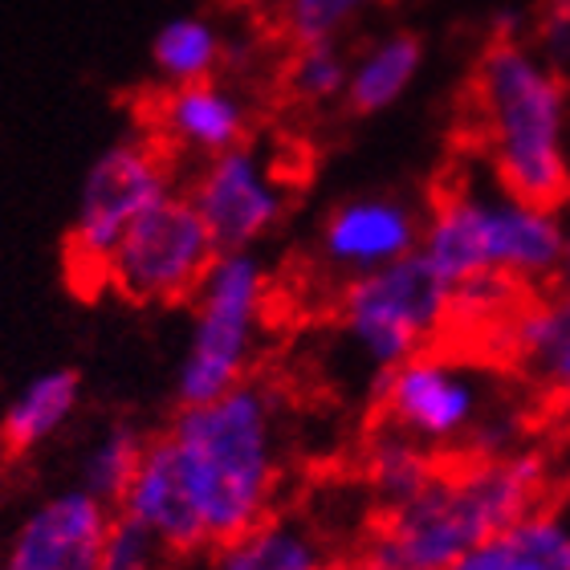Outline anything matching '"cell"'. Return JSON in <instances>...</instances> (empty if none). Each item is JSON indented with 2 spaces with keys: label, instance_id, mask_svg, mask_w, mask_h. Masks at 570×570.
<instances>
[{
  "label": "cell",
  "instance_id": "cell-20",
  "mask_svg": "<svg viewBox=\"0 0 570 570\" xmlns=\"http://www.w3.org/2000/svg\"><path fill=\"white\" fill-rule=\"evenodd\" d=\"M228 61V37L220 24L200 12H179L164 21L151 37V70L164 86H191L220 78Z\"/></svg>",
  "mask_w": 570,
  "mask_h": 570
},
{
  "label": "cell",
  "instance_id": "cell-1",
  "mask_svg": "<svg viewBox=\"0 0 570 570\" xmlns=\"http://www.w3.org/2000/svg\"><path fill=\"white\" fill-rule=\"evenodd\" d=\"M164 436L213 547L274 513L285 473V420L274 387L249 380L213 404L179 407Z\"/></svg>",
  "mask_w": 570,
  "mask_h": 570
},
{
  "label": "cell",
  "instance_id": "cell-7",
  "mask_svg": "<svg viewBox=\"0 0 570 570\" xmlns=\"http://www.w3.org/2000/svg\"><path fill=\"white\" fill-rule=\"evenodd\" d=\"M176 159L147 131L122 135L90 159L73 204L70 225V269L78 282L102 285L110 253L119 249L135 220L151 213L155 204L176 196Z\"/></svg>",
  "mask_w": 570,
  "mask_h": 570
},
{
  "label": "cell",
  "instance_id": "cell-13",
  "mask_svg": "<svg viewBox=\"0 0 570 570\" xmlns=\"http://www.w3.org/2000/svg\"><path fill=\"white\" fill-rule=\"evenodd\" d=\"M253 127V107L245 90L228 78H208L191 86H164L147 110V135L171 159H216L245 147Z\"/></svg>",
  "mask_w": 570,
  "mask_h": 570
},
{
  "label": "cell",
  "instance_id": "cell-16",
  "mask_svg": "<svg viewBox=\"0 0 570 570\" xmlns=\"http://www.w3.org/2000/svg\"><path fill=\"white\" fill-rule=\"evenodd\" d=\"M208 570H334L331 542L302 513H269L208 550Z\"/></svg>",
  "mask_w": 570,
  "mask_h": 570
},
{
  "label": "cell",
  "instance_id": "cell-6",
  "mask_svg": "<svg viewBox=\"0 0 570 570\" xmlns=\"http://www.w3.org/2000/svg\"><path fill=\"white\" fill-rule=\"evenodd\" d=\"M334 318L346 346L371 371L387 375L392 367L428 351L436 334L449 331L456 306L449 282L424 262V253H412L387 269L343 282Z\"/></svg>",
  "mask_w": 570,
  "mask_h": 570
},
{
  "label": "cell",
  "instance_id": "cell-21",
  "mask_svg": "<svg viewBox=\"0 0 570 570\" xmlns=\"http://www.w3.org/2000/svg\"><path fill=\"white\" fill-rule=\"evenodd\" d=\"M363 476H367L371 493L383 501V510H395V505H407L412 498H420V493L440 476L436 452L416 444V440L404 436V432L383 428L380 436H371V444H367Z\"/></svg>",
  "mask_w": 570,
  "mask_h": 570
},
{
  "label": "cell",
  "instance_id": "cell-2",
  "mask_svg": "<svg viewBox=\"0 0 570 570\" xmlns=\"http://www.w3.org/2000/svg\"><path fill=\"white\" fill-rule=\"evenodd\" d=\"M550 469L530 449L473 456L440 473L407 505L383 513L363 570H452L485 538L538 513Z\"/></svg>",
  "mask_w": 570,
  "mask_h": 570
},
{
  "label": "cell",
  "instance_id": "cell-23",
  "mask_svg": "<svg viewBox=\"0 0 570 570\" xmlns=\"http://www.w3.org/2000/svg\"><path fill=\"white\" fill-rule=\"evenodd\" d=\"M285 95L302 107H331L346 102V82H351V58L343 46H289L282 66Z\"/></svg>",
  "mask_w": 570,
  "mask_h": 570
},
{
  "label": "cell",
  "instance_id": "cell-3",
  "mask_svg": "<svg viewBox=\"0 0 570 570\" xmlns=\"http://www.w3.org/2000/svg\"><path fill=\"white\" fill-rule=\"evenodd\" d=\"M473 119L501 188L559 208L570 196V98L530 41L498 37L473 73Z\"/></svg>",
  "mask_w": 570,
  "mask_h": 570
},
{
  "label": "cell",
  "instance_id": "cell-5",
  "mask_svg": "<svg viewBox=\"0 0 570 570\" xmlns=\"http://www.w3.org/2000/svg\"><path fill=\"white\" fill-rule=\"evenodd\" d=\"M274 277L257 249L220 253L191 294V326L176 363L179 407L213 404L253 380L269 326Z\"/></svg>",
  "mask_w": 570,
  "mask_h": 570
},
{
  "label": "cell",
  "instance_id": "cell-8",
  "mask_svg": "<svg viewBox=\"0 0 570 570\" xmlns=\"http://www.w3.org/2000/svg\"><path fill=\"white\" fill-rule=\"evenodd\" d=\"M375 400H380L383 428L404 432L432 452H473L481 428L501 407L481 371L469 367L464 358L440 355L432 346L380 375Z\"/></svg>",
  "mask_w": 570,
  "mask_h": 570
},
{
  "label": "cell",
  "instance_id": "cell-10",
  "mask_svg": "<svg viewBox=\"0 0 570 570\" xmlns=\"http://www.w3.org/2000/svg\"><path fill=\"white\" fill-rule=\"evenodd\" d=\"M184 196L200 213L220 253L257 249L269 233H277L289 208V184L282 167L257 142L196 164Z\"/></svg>",
  "mask_w": 570,
  "mask_h": 570
},
{
  "label": "cell",
  "instance_id": "cell-28",
  "mask_svg": "<svg viewBox=\"0 0 570 570\" xmlns=\"http://www.w3.org/2000/svg\"><path fill=\"white\" fill-rule=\"evenodd\" d=\"M240 4H249V9H265V12H277L285 0H240Z\"/></svg>",
  "mask_w": 570,
  "mask_h": 570
},
{
  "label": "cell",
  "instance_id": "cell-25",
  "mask_svg": "<svg viewBox=\"0 0 570 570\" xmlns=\"http://www.w3.org/2000/svg\"><path fill=\"white\" fill-rule=\"evenodd\" d=\"M167 562H171V554L142 525L115 513V525H110L98 570H167Z\"/></svg>",
  "mask_w": 570,
  "mask_h": 570
},
{
  "label": "cell",
  "instance_id": "cell-18",
  "mask_svg": "<svg viewBox=\"0 0 570 570\" xmlns=\"http://www.w3.org/2000/svg\"><path fill=\"white\" fill-rule=\"evenodd\" d=\"M424 49L412 33H383L351 58V82H346V107L355 115H383L400 107L407 90L416 86Z\"/></svg>",
  "mask_w": 570,
  "mask_h": 570
},
{
  "label": "cell",
  "instance_id": "cell-26",
  "mask_svg": "<svg viewBox=\"0 0 570 570\" xmlns=\"http://www.w3.org/2000/svg\"><path fill=\"white\" fill-rule=\"evenodd\" d=\"M534 46L542 49L554 66L570 61V0H547V4H542Z\"/></svg>",
  "mask_w": 570,
  "mask_h": 570
},
{
  "label": "cell",
  "instance_id": "cell-22",
  "mask_svg": "<svg viewBox=\"0 0 570 570\" xmlns=\"http://www.w3.org/2000/svg\"><path fill=\"white\" fill-rule=\"evenodd\" d=\"M147 440L151 436H142L139 428L127 424V420L107 424L86 444L82 461H78V489L95 493L98 501H107L110 510H119L122 493L131 489L135 473H139Z\"/></svg>",
  "mask_w": 570,
  "mask_h": 570
},
{
  "label": "cell",
  "instance_id": "cell-27",
  "mask_svg": "<svg viewBox=\"0 0 570 570\" xmlns=\"http://www.w3.org/2000/svg\"><path fill=\"white\" fill-rule=\"evenodd\" d=\"M562 282H570V208L562 213Z\"/></svg>",
  "mask_w": 570,
  "mask_h": 570
},
{
  "label": "cell",
  "instance_id": "cell-19",
  "mask_svg": "<svg viewBox=\"0 0 570 570\" xmlns=\"http://www.w3.org/2000/svg\"><path fill=\"white\" fill-rule=\"evenodd\" d=\"M452 570H570V522L538 510L485 538Z\"/></svg>",
  "mask_w": 570,
  "mask_h": 570
},
{
  "label": "cell",
  "instance_id": "cell-24",
  "mask_svg": "<svg viewBox=\"0 0 570 570\" xmlns=\"http://www.w3.org/2000/svg\"><path fill=\"white\" fill-rule=\"evenodd\" d=\"M375 0H285L274 12L277 29L289 46H326L343 41V33L371 9Z\"/></svg>",
  "mask_w": 570,
  "mask_h": 570
},
{
  "label": "cell",
  "instance_id": "cell-9",
  "mask_svg": "<svg viewBox=\"0 0 570 570\" xmlns=\"http://www.w3.org/2000/svg\"><path fill=\"white\" fill-rule=\"evenodd\" d=\"M216 257L220 249L208 225L188 196L176 191L164 204H155L142 220H135L119 249L110 253L102 289L127 297L135 306H179L191 302Z\"/></svg>",
  "mask_w": 570,
  "mask_h": 570
},
{
  "label": "cell",
  "instance_id": "cell-29",
  "mask_svg": "<svg viewBox=\"0 0 570 570\" xmlns=\"http://www.w3.org/2000/svg\"><path fill=\"white\" fill-rule=\"evenodd\" d=\"M338 570H363V567H338Z\"/></svg>",
  "mask_w": 570,
  "mask_h": 570
},
{
  "label": "cell",
  "instance_id": "cell-17",
  "mask_svg": "<svg viewBox=\"0 0 570 570\" xmlns=\"http://www.w3.org/2000/svg\"><path fill=\"white\" fill-rule=\"evenodd\" d=\"M82 404V380L70 367H46L12 392V400L0 412V444L12 456L37 452L41 444L58 436L70 424Z\"/></svg>",
  "mask_w": 570,
  "mask_h": 570
},
{
  "label": "cell",
  "instance_id": "cell-11",
  "mask_svg": "<svg viewBox=\"0 0 570 570\" xmlns=\"http://www.w3.org/2000/svg\"><path fill=\"white\" fill-rule=\"evenodd\" d=\"M115 510L70 485L24 513L0 554V570H98Z\"/></svg>",
  "mask_w": 570,
  "mask_h": 570
},
{
  "label": "cell",
  "instance_id": "cell-12",
  "mask_svg": "<svg viewBox=\"0 0 570 570\" xmlns=\"http://www.w3.org/2000/svg\"><path fill=\"white\" fill-rule=\"evenodd\" d=\"M420 240H424V216L400 196L371 191L334 204L326 213L318 228V262L343 282H355L420 253Z\"/></svg>",
  "mask_w": 570,
  "mask_h": 570
},
{
  "label": "cell",
  "instance_id": "cell-15",
  "mask_svg": "<svg viewBox=\"0 0 570 570\" xmlns=\"http://www.w3.org/2000/svg\"><path fill=\"white\" fill-rule=\"evenodd\" d=\"M498 334L501 351L525 371L538 392L570 404V282L538 294L534 302H518Z\"/></svg>",
  "mask_w": 570,
  "mask_h": 570
},
{
  "label": "cell",
  "instance_id": "cell-4",
  "mask_svg": "<svg viewBox=\"0 0 570 570\" xmlns=\"http://www.w3.org/2000/svg\"><path fill=\"white\" fill-rule=\"evenodd\" d=\"M424 262L449 289L562 277V213L493 184H456L424 216Z\"/></svg>",
  "mask_w": 570,
  "mask_h": 570
},
{
  "label": "cell",
  "instance_id": "cell-14",
  "mask_svg": "<svg viewBox=\"0 0 570 570\" xmlns=\"http://www.w3.org/2000/svg\"><path fill=\"white\" fill-rule=\"evenodd\" d=\"M115 513L127 518V522L142 525L171 559H191V554H200V550H213V542L204 534L200 513H196L188 489H184L176 452H171L164 432L147 440L139 473H135L131 489L122 493Z\"/></svg>",
  "mask_w": 570,
  "mask_h": 570
}]
</instances>
